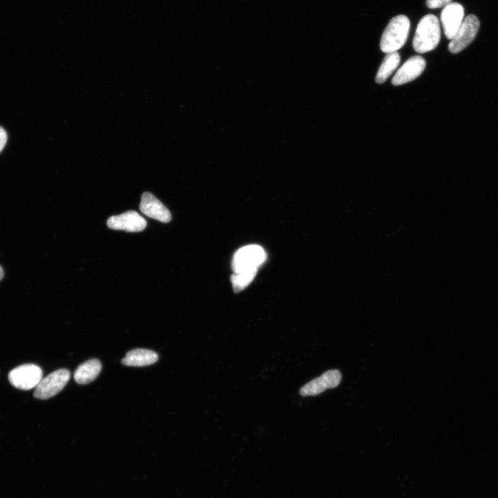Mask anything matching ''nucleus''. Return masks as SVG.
I'll return each instance as SVG.
<instances>
[{
    "label": "nucleus",
    "instance_id": "10",
    "mask_svg": "<svg viewBox=\"0 0 498 498\" xmlns=\"http://www.w3.org/2000/svg\"><path fill=\"white\" fill-rule=\"evenodd\" d=\"M425 65V60L423 57H411L398 68L391 79V84L399 86L413 81L423 72Z\"/></svg>",
    "mask_w": 498,
    "mask_h": 498
},
{
    "label": "nucleus",
    "instance_id": "1",
    "mask_svg": "<svg viewBox=\"0 0 498 498\" xmlns=\"http://www.w3.org/2000/svg\"><path fill=\"white\" fill-rule=\"evenodd\" d=\"M441 39V28L438 18L432 14L423 17L419 21L412 41L414 50L425 53L434 50Z\"/></svg>",
    "mask_w": 498,
    "mask_h": 498
},
{
    "label": "nucleus",
    "instance_id": "6",
    "mask_svg": "<svg viewBox=\"0 0 498 498\" xmlns=\"http://www.w3.org/2000/svg\"><path fill=\"white\" fill-rule=\"evenodd\" d=\"M479 26V21L475 15H469L464 18L456 33L449 43V51L456 54L466 48L475 38Z\"/></svg>",
    "mask_w": 498,
    "mask_h": 498
},
{
    "label": "nucleus",
    "instance_id": "5",
    "mask_svg": "<svg viewBox=\"0 0 498 498\" xmlns=\"http://www.w3.org/2000/svg\"><path fill=\"white\" fill-rule=\"evenodd\" d=\"M42 378V369L33 364L19 365L8 374L10 383L15 387L23 390L36 387Z\"/></svg>",
    "mask_w": 498,
    "mask_h": 498
},
{
    "label": "nucleus",
    "instance_id": "8",
    "mask_svg": "<svg viewBox=\"0 0 498 498\" xmlns=\"http://www.w3.org/2000/svg\"><path fill=\"white\" fill-rule=\"evenodd\" d=\"M464 19L463 7L456 2H451L443 7L441 13V21L445 37L452 39Z\"/></svg>",
    "mask_w": 498,
    "mask_h": 498
},
{
    "label": "nucleus",
    "instance_id": "15",
    "mask_svg": "<svg viewBox=\"0 0 498 498\" xmlns=\"http://www.w3.org/2000/svg\"><path fill=\"white\" fill-rule=\"evenodd\" d=\"M257 269H248L234 272L231 282L234 292H239L246 288L255 278Z\"/></svg>",
    "mask_w": 498,
    "mask_h": 498
},
{
    "label": "nucleus",
    "instance_id": "9",
    "mask_svg": "<svg viewBox=\"0 0 498 498\" xmlns=\"http://www.w3.org/2000/svg\"><path fill=\"white\" fill-rule=\"evenodd\" d=\"M107 225L113 230L135 232L143 230L147 225V222L138 212L130 210L109 217L107 219Z\"/></svg>",
    "mask_w": 498,
    "mask_h": 498
},
{
    "label": "nucleus",
    "instance_id": "12",
    "mask_svg": "<svg viewBox=\"0 0 498 498\" xmlns=\"http://www.w3.org/2000/svg\"><path fill=\"white\" fill-rule=\"evenodd\" d=\"M158 354L151 351L145 349H136L128 351L121 363L124 365L131 367H142L152 365L157 362Z\"/></svg>",
    "mask_w": 498,
    "mask_h": 498
},
{
    "label": "nucleus",
    "instance_id": "13",
    "mask_svg": "<svg viewBox=\"0 0 498 498\" xmlns=\"http://www.w3.org/2000/svg\"><path fill=\"white\" fill-rule=\"evenodd\" d=\"M101 369V362L98 359L89 360L76 369L74 379L78 384H87L97 378Z\"/></svg>",
    "mask_w": 498,
    "mask_h": 498
},
{
    "label": "nucleus",
    "instance_id": "11",
    "mask_svg": "<svg viewBox=\"0 0 498 498\" xmlns=\"http://www.w3.org/2000/svg\"><path fill=\"white\" fill-rule=\"evenodd\" d=\"M140 210L145 215L167 223L171 220V214L168 209L151 193L144 192L140 203Z\"/></svg>",
    "mask_w": 498,
    "mask_h": 498
},
{
    "label": "nucleus",
    "instance_id": "3",
    "mask_svg": "<svg viewBox=\"0 0 498 498\" xmlns=\"http://www.w3.org/2000/svg\"><path fill=\"white\" fill-rule=\"evenodd\" d=\"M266 254L258 245H248L239 248L234 255L232 268L234 272L258 269L266 261Z\"/></svg>",
    "mask_w": 498,
    "mask_h": 498
},
{
    "label": "nucleus",
    "instance_id": "4",
    "mask_svg": "<svg viewBox=\"0 0 498 498\" xmlns=\"http://www.w3.org/2000/svg\"><path fill=\"white\" fill-rule=\"evenodd\" d=\"M70 371L66 369L56 370L44 378H42L35 387L34 397L44 400L58 394L68 382Z\"/></svg>",
    "mask_w": 498,
    "mask_h": 498
},
{
    "label": "nucleus",
    "instance_id": "14",
    "mask_svg": "<svg viewBox=\"0 0 498 498\" xmlns=\"http://www.w3.org/2000/svg\"><path fill=\"white\" fill-rule=\"evenodd\" d=\"M400 61V56L397 51L387 53L378 70L376 82L384 83L398 66Z\"/></svg>",
    "mask_w": 498,
    "mask_h": 498
},
{
    "label": "nucleus",
    "instance_id": "17",
    "mask_svg": "<svg viewBox=\"0 0 498 498\" xmlns=\"http://www.w3.org/2000/svg\"><path fill=\"white\" fill-rule=\"evenodd\" d=\"M7 142V133L6 131L0 127V152L3 149Z\"/></svg>",
    "mask_w": 498,
    "mask_h": 498
},
{
    "label": "nucleus",
    "instance_id": "16",
    "mask_svg": "<svg viewBox=\"0 0 498 498\" xmlns=\"http://www.w3.org/2000/svg\"><path fill=\"white\" fill-rule=\"evenodd\" d=\"M451 1L452 0H426V4L429 8L434 9L444 7Z\"/></svg>",
    "mask_w": 498,
    "mask_h": 498
},
{
    "label": "nucleus",
    "instance_id": "18",
    "mask_svg": "<svg viewBox=\"0 0 498 498\" xmlns=\"http://www.w3.org/2000/svg\"><path fill=\"white\" fill-rule=\"evenodd\" d=\"M3 277V270L1 268V266H0V280L2 279Z\"/></svg>",
    "mask_w": 498,
    "mask_h": 498
},
{
    "label": "nucleus",
    "instance_id": "7",
    "mask_svg": "<svg viewBox=\"0 0 498 498\" xmlns=\"http://www.w3.org/2000/svg\"><path fill=\"white\" fill-rule=\"evenodd\" d=\"M342 379V374L337 369L326 371L320 376L309 381L299 390L303 396H315L327 389L337 387Z\"/></svg>",
    "mask_w": 498,
    "mask_h": 498
},
{
    "label": "nucleus",
    "instance_id": "2",
    "mask_svg": "<svg viewBox=\"0 0 498 498\" xmlns=\"http://www.w3.org/2000/svg\"><path fill=\"white\" fill-rule=\"evenodd\" d=\"M410 28L408 17L399 15L393 17L382 35L380 47L385 53L396 52L405 44Z\"/></svg>",
    "mask_w": 498,
    "mask_h": 498
}]
</instances>
